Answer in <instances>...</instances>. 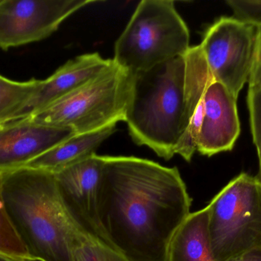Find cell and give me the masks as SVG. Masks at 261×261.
<instances>
[{
  "label": "cell",
  "instance_id": "obj_8",
  "mask_svg": "<svg viewBox=\"0 0 261 261\" xmlns=\"http://www.w3.org/2000/svg\"><path fill=\"white\" fill-rule=\"evenodd\" d=\"M96 0H0V49L39 41Z\"/></svg>",
  "mask_w": 261,
  "mask_h": 261
},
{
  "label": "cell",
  "instance_id": "obj_15",
  "mask_svg": "<svg viewBox=\"0 0 261 261\" xmlns=\"http://www.w3.org/2000/svg\"><path fill=\"white\" fill-rule=\"evenodd\" d=\"M116 125L91 133L75 134L29 162L26 167L55 173L95 154L98 147L116 132Z\"/></svg>",
  "mask_w": 261,
  "mask_h": 261
},
{
  "label": "cell",
  "instance_id": "obj_12",
  "mask_svg": "<svg viewBox=\"0 0 261 261\" xmlns=\"http://www.w3.org/2000/svg\"><path fill=\"white\" fill-rule=\"evenodd\" d=\"M111 62L112 59H104L99 53L85 54L70 60L51 76L41 80L36 91L11 121L30 117L97 76Z\"/></svg>",
  "mask_w": 261,
  "mask_h": 261
},
{
  "label": "cell",
  "instance_id": "obj_6",
  "mask_svg": "<svg viewBox=\"0 0 261 261\" xmlns=\"http://www.w3.org/2000/svg\"><path fill=\"white\" fill-rule=\"evenodd\" d=\"M208 233L216 261L239 260L261 248V182L241 173L207 205Z\"/></svg>",
  "mask_w": 261,
  "mask_h": 261
},
{
  "label": "cell",
  "instance_id": "obj_17",
  "mask_svg": "<svg viewBox=\"0 0 261 261\" xmlns=\"http://www.w3.org/2000/svg\"><path fill=\"white\" fill-rule=\"evenodd\" d=\"M248 84V106L251 133L258 155L261 176V70L256 65L254 60Z\"/></svg>",
  "mask_w": 261,
  "mask_h": 261
},
{
  "label": "cell",
  "instance_id": "obj_23",
  "mask_svg": "<svg viewBox=\"0 0 261 261\" xmlns=\"http://www.w3.org/2000/svg\"><path fill=\"white\" fill-rule=\"evenodd\" d=\"M0 261H35L29 257H15V256L0 254Z\"/></svg>",
  "mask_w": 261,
  "mask_h": 261
},
{
  "label": "cell",
  "instance_id": "obj_9",
  "mask_svg": "<svg viewBox=\"0 0 261 261\" xmlns=\"http://www.w3.org/2000/svg\"><path fill=\"white\" fill-rule=\"evenodd\" d=\"M103 165V156L95 153L54 175L64 209L76 229L113 248L102 231L98 214V193Z\"/></svg>",
  "mask_w": 261,
  "mask_h": 261
},
{
  "label": "cell",
  "instance_id": "obj_3",
  "mask_svg": "<svg viewBox=\"0 0 261 261\" xmlns=\"http://www.w3.org/2000/svg\"><path fill=\"white\" fill-rule=\"evenodd\" d=\"M185 55L133 75L125 122L135 144L170 160L189 126Z\"/></svg>",
  "mask_w": 261,
  "mask_h": 261
},
{
  "label": "cell",
  "instance_id": "obj_5",
  "mask_svg": "<svg viewBox=\"0 0 261 261\" xmlns=\"http://www.w3.org/2000/svg\"><path fill=\"white\" fill-rule=\"evenodd\" d=\"M190 31L170 0H143L115 44L113 61L132 75L185 55Z\"/></svg>",
  "mask_w": 261,
  "mask_h": 261
},
{
  "label": "cell",
  "instance_id": "obj_18",
  "mask_svg": "<svg viewBox=\"0 0 261 261\" xmlns=\"http://www.w3.org/2000/svg\"><path fill=\"white\" fill-rule=\"evenodd\" d=\"M73 261H128L116 250L80 234L73 248Z\"/></svg>",
  "mask_w": 261,
  "mask_h": 261
},
{
  "label": "cell",
  "instance_id": "obj_20",
  "mask_svg": "<svg viewBox=\"0 0 261 261\" xmlns=\"http://www.w3.org/2000/svg\"><path fill=\"white\" fill-rule=\"evenodd\" d=\"M234 18L244 22L261 27V0H228Z\"/></svg>",
  "mask_w": 261,
  "mask_h": 261
},
{
  "label": "cell",
  "instance_id": "obj_2",
  "mask_svg": "<svg viewBox=\"0 0 261 261\" xmlns=\"http://www.w3.org/2000/svg\"><path fill=\"white\" fill-rule=\"evenodd\" d=\"M8 217L35 261H73L79 234L67 216L50 172L24 167L3 173Z\"/></svg>",
  "mask_w": 261,
  "mask_h": 261
},
{
  "label": "cell",
  "instance_id": "obj_21",
  "mask_svg": "<svg viewBox=\"0 0 261 261\" xmlns=\"http://www.w3.org/2000/svg\"><path fill=\"white\" fill-rule=\"evenodd\" d=\"M254 63L261 70V27L258 28L257 46H256L255 55H254Z\"/></svg>",
  "mask_w": 261,
  "mask_h": 261
},
{
  "label": "cell",
  "instance_id": "obj_13",
  "mask_svg": "<svg viewBox=\"0 0 261 261\" xmlns=\"http://www.w3.org/2000/svg\"><path fill=\"white\" fill-rule=\"evenodd\" d=\"M186 103L189 126L176 148V154L190 162L197 150L198 138L205 109V92L213 80L200 45L190 47L185 55Z\"/></svg>",
  "mask_w": 261,
  "mask_h": 261
},
{
  "label": "cell",
  "instance_id": "obj_25",
  "mask_svg": "<svg viewBox=\"0 0 261 261\" xmlns=\"http://www.w3.org/2000/svg\"><path fill=\"white\" fill-rule=\"evenodd\" d=\"M236 261H240V260H236Z\"/></svg>",
  "mask_w": 261,
  "mask_h": 261
},
{
  "label": "cell",
  "instance_id": "obj_1",
  "mask_svg": "<svg viewBox=\"0 0 261 261\" xmlns=\"http://www.w3.org/2000/svg\"><path fill=\"white\" fill-rule=\"evenodd\" d=\"M98 214L112 247L128 261H166L190 215L192 199L176 167L135 156H103Z\"/></svg>",
  "mask_w": 261,
  "mask_h": 261
},
{
  "label": "cell",
  "instance_id": "obj_19",
  "mask_svg": "<svg viewBox=\"0 0 261 261\" xmlns=\"http://www.w3.org/2000/svg\"><path fill=\"white\" fill-rule=\"evenodd\" d=\"M3 173H0V254L30 258L8 217L3 200Z\"/></svg>",
  "mask_w": 261,
  "mask_h": 261
},
{
  "label": "cell",
  "instance_id": "obj_10",
  "mask_svg": "<svg viewBox=\"0 0 261 261\" xmlns=\"http://www.w3.org/2000/svg\"><path fill=\"white\" fill-rule=\"evenodd\" d=\"M75 134L71 129L42 125L29 118L0 124V173L26 167Z\"/></svg>",
  "mask_w": 261,
  "mask_h": 261
},
{
  "label": "cell",
  "instance_id": "obj_16",
  "mask_svg": "<svg viewBox=\"0 0 261 261\" xmlns=\"http://www.w3.org/2000/svg\"><path fill=\"white\" fill-rule=\"evenodd\" d=\"M41 81L33 78L19 82L0 75V124L12 121L36 91Z\"/></svg>",
  "mask_w": 261,
  "mask_h": 261
},
{
  "label": "cell",
  "instance_id": "obj_14",
  "mask_svg": "<svg viewBox=\"0 0 261 261\" xmlns=\"http://www.w3.org/2000/svg\"><path fill=\"white\" fill-rule=\"evenodd\" d=\"M166 261H216L208 233V208L190 213L169 245Z\"/></svg>",
  "mask_w": 261,
  "mask_h": 261
},
{
  "label": "cell",
  "instance_id": "obj_24",
  "mask_svg": "<svg viewBox=\"0 0 261 261\" xmlns=\"http://www.w3.org/2000/svg\"><path fill=\"white\" fill-rule=\"evenodd\" d=\"M260 182H261V176H260Z\"/></svg>",
  "mask_w": 261,
  "mask_h": 261
},
{
  "label": "cell",
  "instance_id": "obj_4",
  "mask_svg": "<svg viewBox=\"0 0 261 261\" xmlns=\"http://www.w3.org/2000/svg\"><path fill=\"white\" fill-rule=\"evenodd\" d=\"M132 84L133 75L112 59L97 76L28 118L76 134L97 131L125 121Z\"/></svg>",
  "mask_w": 261,
  "mask_h": 261
},
{
  "label": "cell",
  "instance_id": "obj_22",
  "mask_svg": "<svg viewBox=\"0 0 261 261\" xmlns=\"http://www.w3.org/2000/svg\"><path fill=\"white\" fill-rule=\"evenodd\" d=\"M240 261H261V248L250 251L244 255Z\"/></svg>",
  "mask_w": 261,
  "mask_h": 261
},
{
  "label": "cell",
  "instance_id": "obj_11",
  "mask_svg": "<svg viewBox=\"0 0 261 261\" xmlns=\"http://www.w3.org/2000/svg\"><path fill=\"white\" fill-rule=\"evenodd\" d=\"M204 100L205 112L196 151L208 157L231 151L241 132L237 98L213 78Z\"/></svg>",
  "mask_w": 261,
  "mask_h": 261
},
{
  "label": "cell",
  "instance_id": "obj_7",
  "mask_svg": "<svg viewBox=\"0 0 261 261\" xmlns=\"http://www.w3.org/2000/svg\"><path fill=\"white\" fill-rule=\"evenodd\" d=\"M258 27L223 16L205 31L201 46L213 79L236 98L249 81Z\"/></svg>",
  "mask_w": 261,
  "mask_h": 261
}]
</instances>
